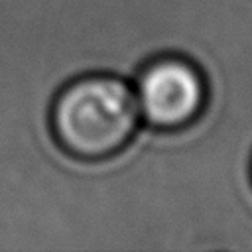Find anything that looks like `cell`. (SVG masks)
Returning <instances> with one entry per match:
<instances>
[{
  "label": "cell",
  "mask_w": 252,
  "mask_h": 252,
  "mask_svg": "<svg viewBox=\"0 0 252 252\" xmlns=\"http://www.w3.org/2000/svg\"><path fill=\"white\" fill-rule=\"evenodd\" d=\"M140 116L136 93L128 83L112 75H91L61 91L51 124L67 154L79 159H104L130 142Z\"/></svg>",
  "instance_id": "1"
},
{
  "label": "cell",
  "mask_w": 252,
  "mask_h": 252,
  "mask_svg": "<svg viewBox=\"0 0 252 252\" xmlns=\"http://www.w3.org/2000/svg\"><path fill=\"white\" fill-rule=\"evenodd\" d=\"M140 114L158 128H181L195 120L205 102L201 73L181 59H159L138 81Z\"/></svg>",
  "instance_id": "2"
}]
</instances>
